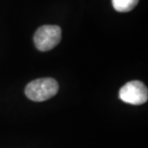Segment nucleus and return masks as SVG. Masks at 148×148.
I'll use <instances>...</instances> for the list:
<instances>
[{
    "mask_svg": "<svg viewBox=\"0 0 148 148\" xmlns=\"http://www.w3.org/2000/svg\"><path fill=\"white\" fill-rule=\"evenodd\" d=\"M59 90L58 82L53 78H40L30 82L25 88V94L29 99L42 102L56 95Z\"/></svg>",
    "mask_w": 148,
    "mask_h": 148,
    "instance_id": "nucleus-1",
    "label": "nucleus"
},
{
    "mask_svg": "<svg viewBox=\"0 0 148 148\" xmlns=\"http://www.w3.org/2000/svg\"><path fill=\"white\" fill-rule=\"evenodd\" d=\"M62 30L57 25H43L34 35V42L40 51H49L61 41Z\"/></svg>",
    "mask_w": 148,
    "mask_h": 148,
    "instance_id": "nucleus-2",
    "label": "nucleus"
},
{
    "mask_svg": "<svg viewBox=\"0 0 148 148\" xmlns=\"http://www.w3.org/2000/svg\"><path fill=\"white\" fill-rule=\"evenodd\" d=\"M119 98L128 104H144L148 99L147 88L143 82L137 80L128 82L119 90Z\"/></svg>",
    "mask_w": 148,
    "mask_h": 148,
    "instance_id": "nucleus-3",
    "label": "nucleus"
},
{
    "mask_svg": "<svg viewBox=\"0 0 148 148\" xmlns=\"http://www.w3.org/2000/svg\"><path fill=\"white\" fill-rule=\"evenodd\" d=\"M140 0H112L114 10L120 13H127L134 9Z\"/></svg>",
    "mask_w": 148,
    "mask_h": 148,
    "instance_id": "nucleus-4",
    "label": "nucleus"
}]
</instances>
